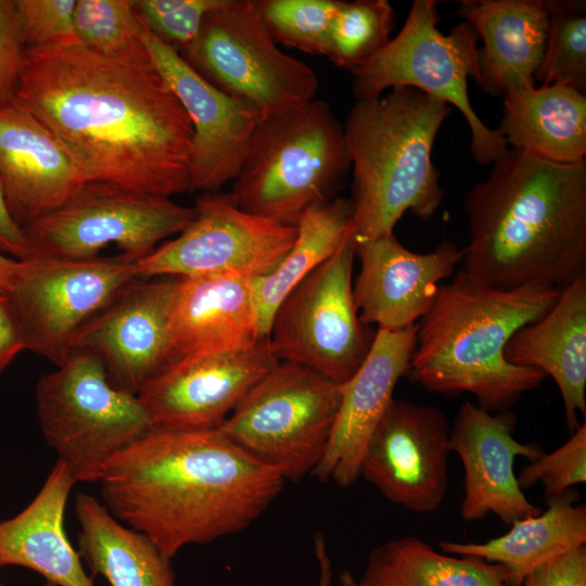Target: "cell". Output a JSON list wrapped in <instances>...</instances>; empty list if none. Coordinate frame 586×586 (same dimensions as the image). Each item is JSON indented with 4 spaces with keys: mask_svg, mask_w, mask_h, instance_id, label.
I'll use <instances>...</instances> for the list:
<instances>
[{
    "mask_svg": "<svg viewBox=\"0 0 586 586\" xmlns=\"http://www.w3.org/2000/svg\"><path fill=\"white\" fill-rule=\"evenodd\" d=\"M41 433L77 482H99L107 462L154 429L137 395L107 379L93 355L75 351L35 390Z\"/></svg>",
    "mask_w": 586,
    "mask_h": 586,
    "instance_id": "8",
    "label": "cell"
},
{
    "mask_svg": "<svg viewBox=\"0 0 586 586\" xmlns=\"http://www.w3.org/2000/svg\"><path fill=\"white\" fill-rule=\"evenodd\" d=\"M177 238L136 262L140 279L270 273L293 245L297 227L243 211L230 193H203Z\"/></svg>",
    "mask_w": 586,
    "mask_h": 586,
    "instance_id": "14",
    "label": "cell"
},
{
    "mask_svg": "<svg viewBox=\"0 0 586 586\" xmlns=\"http://www.w3.org/2000/svg\"><path fill=\"white\" fill-rule=\"evenodd\" d=\"M450 453V424L440 408L394 398L368 441L360 476L395 505L433 512L446 495Z\"/></svg>",
    "mask_w": 586,
    "mask_h": 586,
    "instance_id": "15",
    "label": "cell"
},
{
    "mask_svg": "<svg viewBox=\"0 0 586 586\" xmlns=\"http://www.w3.org/2000/svg\"><path fill=\"white\" fill-rule=\"evenodd\" d=\"M175 286L176 279L128 284L80 329L73 352L93 355L113 386L137 395L169 364Z\"/></svg>",
    "mask_w": 586,
    "mask_h": 586,
    "instance_id": "18",
    "label": "cell"
},
{
    "mask_svg": "<svg viewBox=\"0 0 586 586\" xmlns=\"http://www.w3.org/2000/svg\"><path fill=\"white\" fill-rule=\"evenodd\" d=\"M575 492L548 499V508L511 524L504 535L485 543L440 542L443 552L473 557L504 565L506 584L522 585L544 564L586 545V507L576 505Z\"/></svg>",
    "mask_w": 586,
    "mask_h": 586,
    "instance_id": "28",
    "label": "cell"
},
{
    "mask_svg": "<svg viewBox=\"0 0 586 586\" xmlns=\"http://www.w3.org/2000/svg\"><path fill=\"white\" fill-rule=\"evenodd\" d=\"M340 586H360V585L348 570H344L340 576Z\"/></svg>",
    "mask_w": 586,
    "mask_h": 586,
    "instance_id": "45",
    "label": "cell"
},
{
    "mask_svg": "<svg viewBox=\"0 0 586 586\" xmlns=\"http://www.w3.org/2000/svg\"><path fill=\"white\" fill-rule=\"evenodd\" d=\"M138 279L136 262L120 254L87 259L29 255L20 259L8 297L26 349L61 366L71 356L80 329Z\"/></svg>",
    "mask_w": 586,
    "mask_h": 586,
    "instance_id": "13",
    "label": "cell"
},
{
    "mask_svg": "<svg viewBox=\"0 0 586 586\" xmlns=\"http://www.w3.org/2000/svg\"><path fill=\"white\" fill-rule=\"evenodd\" d=\"M341 400L340 384L279 361L217 429L284 481L311 474L323 457Z\"/></svg>",
    "mask_w": 586,
    "mask_h": 586,
    "instance_id": "9",
    "label": "cell"
},
{
    "mask_svg": "<svg viewBox=\"0 0 586 586\" xmlns=\"http://www.w3.org/2000/svg\"><path fill=\"white\" fill-rule=\"evenodd\" d=\"M502 586H522V585H510V584H504Z\"/></svg>",
    "mask_w": 586,
    "mask_h": 586,
    "instance_id": "46",
    "label": "cell"
},
{
    "mask_svg": "<svg viewBox=\"0 0 586 586\" xmlns=\"http://www.w3.org/2000/svg\"><path fill=\"white\" fill-rule=\"evenodd\" d=\"M182 58L216 88L264 116L314 100L319 87L308 64L279 48L252 0H220Z\"/></svg>",
    "mask_w": 586,
    "mask_h": 586,
    "instance_id": "10",
    "label": "cell"
},
{
    "mask_svg": "<svg viewBox=\"0 0 586 586\" xmlns=\"http://www.w3.org/2000/svg\"><path fill=\"white\" fill-rule=\"evenodd\" d=\"M548 28L542 63L535 75L540 85H565L586 91V3L546 0Z\"/></svg>",
    "mask_w": 586,
    "mask_h": 586,
    "instance_id": "33",
    "label": "cell"
},
{
    "mask_svg": "<svg viewBox=\"0 0 586 586\" xmlns=\"http://www.w3.org/2000/svg\"><path fill=\"white\" fill-rule=\"evenodd\" d=\"M278 362L268 339L247 348L186 357L163 367L137 396L155 429L217 430Z\"/></svg>",
    "mask_w": 586,
    "mask_h": 586,
    "instance_id": "16",
    "label": "cell"
},
{
    "mask_svg": "<svg viewBox=\"0 0 586 586\" xmlns=\"http://www.w3.org/2000/svg\"><path fill=\"white\" fill-rule=\"evenodd\" d=\"M284 482L218 430L155 428L116 454L99 481L111 514L170 560L250 526Z\"/></svg>",
    "mask_w": 586,
    "mask_h": 586,
    "instance_id": "2",
    "label": "cell"
},
{
    "mask_svg": "<svg viewBox=\"0 0 586 586\" xmlns=\"http://www.w3.org/2000/svg\"><path fill=\"white\" fill-rule=\"evenodd\" d=\"M505 358L550 375L561 393L566 426L573 433L586 415V271L563 286L555 305L508 341Z\"/></svg>",
    "mask_w": 586,
    "mask_h": 586,
    "instance_id": "25",
    "label": "cell"
},
{
    "mask_svg": "<svg viewBox=\"0 0 586 586\" xmlns=\"http://www.w3.org/2000/svg\"><path fill=\"white\" fill-rule=\"evenodd\" d=\"M0 176L11 214L22 228L89 181L63 141L14 94L0 98Z\"/></svg>",
    "mask_w": 586,
    "mask_h": 586,
    "instance_id": "21",
    "label": "cell"
},
{
    "mask_svg": "<svg viewBox=\"0 0 586 586\" xmlns=\"http://www.w3.org/2000/svg\"><path fill=\"white\" fill-rule=\"evenodd\" d=\"M394 25V9L387 0L341 1L331 26L328 58L353 72L390 42Z\"/></svg>",
    "mask_w": 586,
    "mask_h": 586,
    "instance_id": "34",
    "label": "cell"
},
{
    "mask_svg": "<svg viewBox=\"0 0 586 586\" xmlns=\"http://www.w3.org/2000/svg\"><path fill=\"white\" fill-rule=\"evenodd\" d=\"M457 13L483 40L475 81L485 93L536 86L548 28L546 0H463Z\"/></svg>",
    "mask_w": 586,
    "mask_h": 586,
    "instance_id": "24",
    "label": "cell"
},
{
    "mask_svg": "<svg viewBox=\"0 0 586 586\" xmlns=\"http://www.w3.org/2000/svg\"><path fill=\"white\" fill-rule=\"evenodd\" d=\"M25 51L14 1L0 0V98L14 93Z\"/></svg>",
    "mask_w": 586,
    "mask_h": 586,
    "instance_id": "39",
    "label": "cell"
},
{
    "mask_svg": "<svg viewBox=\"0 0 586 586\" xmlns=\"http://www.w3.org/2000/svg\"><path fill=\"white\" fill-rule=\"evenodd\" d=\"M497 130L510 149L560 164L585 161L586 95L557 84L508 93Z\"/></svg>",
    "mask_w": 586,
    "mask_h": 586,
    "instance_id": "27",
    "label": "cell"
},
{
    "mask_svg": "<svg viewBox=\"0 0 586 586\" xmlns=\"http://www.w3.org/2000/svg\"><path fill=\"white\" fill-rule=\"evenodd\" d=\"M360 268L353 283L359 319L378 329L403 330L429 310L441 282L460 265L462 250L444 240L429 253H415L391 233L356 239Z\"/></svg>",
    "mask_w": 586,
    "mask_h": 586,
    "instance_id": "20",
    "label": "cell"
},
{
    "mask_svg": "<svg viewBox=\"0 0 586 586\" xmlns=\"http://www.w3.org/2000/svg\"><path fill=\"white\" fill-rule=\"evenodd\" d=\"M449 113L447 103L410 87L356 100L343 125L356 239L393 233L407 211L422 220L435 215L444 190L432 150Z\"/></svg>",
    "mask_w": 586,
    "mask_h": 586,
    "instance_id": "5",
    "label": "cell"
},
{
    "mask_svg": "<svg viewBox=\"0 0 586 586\" xmlns=\"http://www.w3.org/2000/svg\"><path fill=\"white\" fill-rule=\"evenodd\" d=\"M278 44L328 58L330 31L340 0H252Z\"/></svg>",
    "mask_w": 586,
    "mask_h": 586,
    "instance_id": "35",
    "label": "cell"
},
{
    "mask_svg": "<svg viewBox=\"0 0 586 586\" xmlns=\"http://www.w3.org/2000/svg\"><path fill=\"white\" fill-rule=\"evenodd\" d=\"M26 349L24 334L13 308L5 294H0V373Z\"/></svg>",
    "mask_w": 586,
    "mask_h": 586,
    "instance_id": "41",
    "label": "cell"
},
{
    "mask_svg": "<svg viewBox=\"0 0 586 586\" xmlns=\"http://www.w3.org/2000/svg\"><path fill=\"white\" fill-rule=\"evenodd\" d=\"M20 259H15L0 252V294L10 292L17 268Z\"/></svg>",
    "mask_w": 586,
    "mask_h": 586,
    "instance_id": "44",
    "label": "cell"
},
{
    "mask_svg": "<svg viewBox=\"0 0 586 586\" xmlns=\"http://www.w3.org/2000/svg\"><path fill=\"white\" fill-rule=\"evenodd\" d=\"M417 323L403 330L378 329L357 371L340 384L341 400L322 459L313 471L318 480L353 485L368 441L387 410L416 346Z\"/></svg>",
    "mask_w": 586,
    "mask_h": 586,
    "instance_id": "22",
    "label": "cell"
},
{
    "mask_svg": "<svg viewBox=\"0 0 586 586\" xmlns=\"http://www.w3.org/2000/svg\"><path fill=\"white\" fill-rule=\"evenodd\" d=\"M74 26L77 40L95 54L126 63H152L133 1L76 0Z\"/></svg>",
    "mask_w": 586,
    "mask_h": 586,
    "instance_id": "32",
    "label": "cell"
},
{
    "mask_svg": "<svg viewBox=\"0 0 586 586\" xmlns=\"http://www.w3.org/2000/svg\"><path fill=\"white\" fill-rule=\"evenodd\" d=\"M518 477L521 489L542 483L547 500L586 482V424H581L560 447L524 466Z\"/></svg>",
    "mask_w": 586,
    "mask_h": 586,
    "instance_id": "36",
    "label": "cell"
},
{
    "mask_svg": "<svg viewBox=\"0 0 586 586\" xmlns=\"http://www.w3.org/2000/svg\"><path fill=\"white\" fill-rule=\"evenodd\" d=\"M0 586H3V585L0 584Z\"/></svg>",
    "mask_w": 586,
    "mask_h": 586,
    "instance_id": "47",
    "label": "cell"
},
{
    "mask_svg": "<svg viewBox=\"0 0 586 586\" xmlns=\"http://www.w3.org/2000/svg\"><path fill=\"white\" fill-rule=\"evenodd\" d=\"M295 241L267 276L251 280L259 336L268 339L277 308L311 271L329 259L354 230L349 200L334 198L308 208L298 219Z\"/></svg>",
    "mask_w": 586,
    "mask_h": 586,
    "instance_id": "30",
    "label": "cell"
},
{
    "mask_svg": "<svg viewBox=\"0 0 586 586\" xmlns=\"http://www.w3.org/2000/svg\"><path fill=\"white\" fill-rule=\"evenodd\" d=\"M515 417L509 410L491 412L466 400L450 426V450L464 468V496L460 514L479 521L494 514L507 525L542 512L523 494L514 473L518 457L530 461L544 451L513 436Z\"/></svg>",
    "mask_w": 586,
    "mask_h": 586,
    "instance_id": "19",
    "label": "cell"
},
{
    "mask_svg": "<svg viewBox=\"0 0 586 586\" xmlns=\"http://www.w3.org/2000/svg\"><path fill=\"white\" fill-rule=\"evenodd\" d=\"M349 169L343 125L314 99L259 122L230 194L245 212L296 226Z\"/></svg>",
    "mask_w": 586,
    "mask_h": 586,
    "instance_id": "6",
    "label": "cell"
},
{
    "mask_svg": "<svg viewBox=\"0 0 586 586\" xmlns=\"http://www.w3.org/2000/svg\"><path fill=\"white\" fill-rule=\"evenodd\" d=\"M507 569L434 550L416 536L388 540L369 555L360 586H502Z\"/></svg>",
    "mask_w": 586,
    "mask_h": 586,
    "instance_id": "31",
    "label": "cell"
},
{
    "mask_svg": "<svg viewBox=\"0 0 586 586\" xmlns=\"http://www.w3.org/2000/svg\"><path fill=\"white\" fill-rule=\"evenodd\" d=\"M220 0H182L173 12L143 24L181 56L196 40L203 21Z\"/></svg>",
    "mask_w": 586,
    "mask_h": 586,
    "instance_id": "38",
    "label": "cell"
},
{
    "mask_svg": "<svg viewBox=\"0 0 586 586\" xmlns=\"http://www.w3.org/2000/svg\"><path fill=\"white\" fill-rule=\"evenodd\" d=\"M193 207L104 181L84 183L61 206L23 228L28 255L87 259L109 245L138 262L193 220Z\"/></svg>",
    "mask_w": 586,
    "mask_h": 586,
    "instance_id": "11",
    "label": "cell"
},
{
    "mask_svg": "<svg viewBox=\"0 0 586 586\" xmlns=\"http://www.w3.org/2000/svg\"><path fill=\"white\" fill-rule=\"evenodd\" d=\"M522 586H586V547L572 550L532 572Z\"/></svg>",
    "mask_w": 586,
    "mask_h": 586,
    "instance_id": "40",
    "label": "cell"
},
{
    "mask_svg": "<svg viewBox=\"0 0 586 586\" xmlns=\"http://www.w3.org/2000/svg\"><path fill=\"white\" fill-rule=\"evenodd\" d=\"M355 249L353 230L282 301L268 335L279 361L303 365L339 384L364 362L374 336L368 335L354 301Z\"/></svg>",
    "mask_w": 586,
    "mask_h": 586,
    "instance_id": "12",
    "label": "cell"
},
{
    "mask_svg": "<svg viewBox=\"0 0 586 586\" xmlns=\"http://www.w3.org/2000/svg\"><path fill=\"white\" fill-rule=\"evenodd\" d=\"M170 360L247 348L259 341L251 280L177 278L169 318Z\"/></svg>",
    "mask_w": 586,
    "mask_h": 586,
    "instance_id": "23",
    "label": "cell"
},
{
    "mask_svg": "<svg viewBox=\"0 0 586 586\" xmlns=\"http://www.w3.org/2000/svg\"><path fill=\"white\" fill-rule=\"evenodd\" d=\"M559 292L537 284L497 289L460 268L450 282L440 285L417 322L406 374L429 392H467L487 411L508 410L546 374L510 364L505 347L519 329L555 305Z\"/></svg>",
    "mask_w": 586,
    "mask_h": 586,
    "instance_id": "4",
    "label": "cell"
},
{
    "mask_svg": "<svg viewBox=\"0 0 586 586\" xmlns=\"http://www.w3.org/2000/svg\"><path fill=\"white\" fill-rule=\"evenodd\" d=\"M74 511L79 524L77 551L92 575H102L111 586H175L170 559L93 496L79 493Z\"/></svg>",
    "mask_w": 586,
    "mask_h": 586,
    "instance_id": "29",
    "label": "cell"
},
{
    "mask_svg": "<svg viewBox=\"0 0 586 586\" xmlns=\"http://www.w3.org/2000/svg\"><path fill=\"white\" fill-rule=\"evenodd\" d=\"M314 552L319 570L317 586H333L332 562L328 552L326 538L321 533H317L314 536Z\"/></svg>",
    "mask_w": 586,
    "mask_h": 586,
    "instance_id": "43",
    "label": "cell"
},
{
    "mask_svg": "<svg viewBox=\"0 0 586 586\" xmlns=\"http://www.w3.org/2000/svg\"><path fill=\"white\" fill-rule=\"evenodd\" d=\"M13 94L89 181L169 199L190 190L192 126L153 62L106 59L79 41L29 48Z\"/></svg>",
    "mask_w": 586,
    "mask_h": 586,
    "instance_id": "1",
    "label": "cell"
},
{
    "mask_svg": "<svg viewBox=\"0 0 586 586\" xmlns=\"http://www.w3.org/2000/svg\"><path fill=\"white\" fill-rule=\"evenodd\" d=\"M461 269L497 289L561 290L586 271V162L560 164L514 149L464 196Z\"/></svg>",
    "mask_w": 586,
    "mask_h": 586,
    "instance_id": "3",
    "label": "cell"
},
{
    "mask_svg": "<svg viewBox=\"0 0 586 586\" xmlns=\"http://www.w3.org/2000/svg\"><path fill=\"white\" fill-rule=\"evenodd\" d=\"M76 483L69 467L58 459L35 498L15 517L0 521V568L30 569L53 586H94L64 527Z\"/></svg>",
    "mask_w": 586,
    "mask_h": 586,
    "instance_id": "26",
    "label": "cell"
},
{
    "mask_svg": "<svg viewBox=\"0 0 586 586\" xmlns=\"http://www.w3.org/2000/svg\"><path fill=\"white\" fill-rule=\"evenodd\" d=\"M141 24L151 60L192 126L190 190L216 193L238 176L253 132L265 116L216 88Z\"/></svg>",
    "mask_w": 586,
    "mask_h": 586,
    "instance_id": "17",
    "label": "cell"
},
{
    "mask_svg": "<svg viewBox=\"0 0 586 586\" xmlns=\"http://www.w3.org/2000/svg\"><path fill=\"white\" fill-rule=\"evenodd\" d=\"M0 252L15 259L28 255V244L23 228L14 220L0 176Z\"/></svg>",
    "mask_w": 586,
    "mask_h": 586,
    "instance_id": "42",
    "label": "cell"
},
{
    "mask_svg": "<svg viewBox=\"0 0 586 586\" xmlns=\"http://www.w3.org/2000/svg\"><path fill=\"white\" fill-rule=\"evenodd\" d=\"M438 21L436 1L415 0L397 36L352 72L353 93L359 100L410 87L454 105L469 126L474 160L493 164L509 146L470 102L468 79L477 75L479 35L466 21L445 35L437 28Z\"/></svg>",
    "mask_w": 586,
    "mask_h": 586,
    "instance_id": "7",
    "label": "cell"
},
{
    "mask_svg": "<svg viewBox=\"0 0 586 586\" xmlns=\"http://www.w3.org/2000/svg\"><path fill=\"white\" fill-rule=\"evenodd\" d=\"M14 4L26 49L78 41L76 0H16Z\"/></svg>",
    "mask_w": 586,
    "mask_h": 586,
    "instance_id": "37",
    "label": "cell"
}]
</instances>
